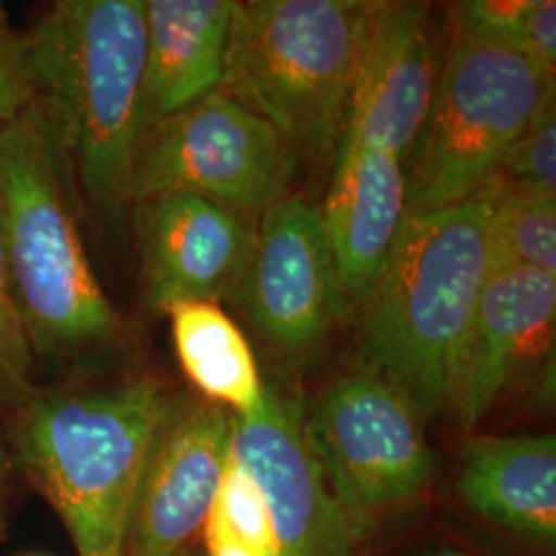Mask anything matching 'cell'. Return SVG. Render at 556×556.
Listing matches in <instances>:
<instances>
[{
	"label": "cell",
	"mask_w": 556,
	"mask_h": 556,
	"mask_svg": "<svg viewBox=\"0 0 556 556\" xmlns=\"http://www.w3.org/2000/svg\"><path fill=\"white\" fill-rule=\"evenodd\" d=\"M144 54L142 0H60L21 41L15 62L66 169L112 225L130 206Z\"/></svg>",
	"instance_id": "obj_1"
},
{
	"label": "cell",
	"mask_w": 556,
	"mask_h": 556,
	"mask_svg": "<svg viewBox=\"0 0 556 556\" xmlns=\"http://www.w3.org/2000/svg\"><path fill=\"white\" fill-rule=\"evenodd\" d=\"M491 273V204L478 194L404 217L361 298L358 357L425 418L454 408L466 338Z\"/></svg>",
	"instance_id": "obj_2"
},
{
	"label": "cell",
	"mask_w": 556,
	"mask_h": 556,
	"mask_svg": "<svg viewBox=\"0 0 556 556\" xmlns=\"http://www.w3.org/2000/svg\"><path fill=\"white\" fill-rule=\"evenodd\" d=\"M176 394L153 378L29 397L15 425L21 466L79 556H124L140 475Z\"/></svg>",
	"instance_id": "obj_3"
},
{
	"label": "cell",
	"mask_w": 556,
	"mask_h": 556,
	"mask_svg": "<svg viewBox=\"0 0 556 556\" xmlns=\"http://www.w3.org/2000/svg\"><path fill=\"white\" fill-rule=\"evenodd\" d=\"M381 0L236 2L219 91L266 119L295 155L342 137Z\"/></svg>",
	"instance_id": "obj_4"
},
{
	"label": "cell",
	"mask_w": 556,
	"mask_h": 556,
	"mask_svg": "<svg viewBox=\"0 0 556 556\" xmlns=\"http://www.w3.org/2000/svg\"><path fill=\"white\" fill-rule=\"evenodd\" d=\"M66 172L29 103L0 124V243L23 328L41 357L100 346L118 328L83 248Z\"/></svg>",
	"instance_id": "obj_5"
},
{
	"label": "cell",
	"mask_w": 556,
	"mask_h": 556,
	"mask_svg": "<svg viewBox=\"0 0 556 556\" xmlns=\"http://www.w3.org/2000/svg\"><path fill=\"white\" fill-rule=\"evenodd\" d=\"M438 91L406 172V217L475 199L538 114L555 75L452 17Z\"/></svg>",
	"instance_id": "obj_6"
},
{
	"label": "cell",
	"mask_w": 556,
	"mask_h": 556,
	"mask_svg": "<svg viewBox=\"0 0 556 556\" xmlns=\"http://www.w3.org/2000/svg\"><path fill=\"white\" fill-rule=\"evenodd\" d=\"M298 155L277 130L223 91L144 128L130 176V206L188 192L241 219H256L280 200Z\"/></svg>",
	"instance_id": "obj_7"
},
{
	"label": "cell",
	"mask_w": 556,
	"mask_h": 556,
	"mask_svg": "<svg viewBox=\"0 0 556 556\" xmlns=\"http://www.w3.org/2000/svg\"><path fill=\"white\" fill-rule=\"evenodd\" d=\"M422 420L410 397L369 369L337 379L312 404L305 433L358 542L433 477Z\"/></svg>",
	"instance_id": "obj_8"
},
{
	"label": "cell",
	"mask_w": 556,
	"mask_h": 556,
	"mask_svg": "<svg viewBox=\"0 0 556 556\" xmlns=\"http://www.w3.org/2000/svg\"><path fill=\"white\" fill-rule=\"evenodd\" d=\"M229 433L227 408L174 396L140 475L124 556H178L197 544L219 493Z\"/></svg>",
	"instance_id": "obj_9"
},
{
	"label": "cell",
	"mask_w": 556,
	"mask_h": 556,
	"mask_svg": "<svg viewBox=\"0 0 556 556\" xmlns=\"http://www.w3.org/2000/svg\"><path fill=\"white\" fill-rule=\"evenodd\" d=\"M239 298L282 351L312 349L330 332L344 301L319 208L295 194L262 215Z\"/></svg>",
	"instance_id": "obj_10"
},
{
	"label": "cell",
	"mask_w": 556,
	"mask_h": 556,
	"mask_svg": "<svg viewBox=\"0 0 556 556\" xmlns=\"http://www.w3.org/2000/svg\"><path fill=\"white\" fill-rule=\"evenodd\" d=\"M229 450L266 498L280 555L357 556V536L293 402L266 390L256 413L231 415Z\"/></svg>",
	"instance_id": "obj_11"
},
{
	"label": "cell",
	"mask_w": 556,
	"mask_h": 556,
	"mask_svg": "<svg viewBox=\"0 0 556 556\" xmlns=\"http://www.w3.org/2000/svg\"><path fill=\"white\" fill-rule=\"evenodd\" d=\"M147 301L157 312L178 303L239 295L256 229L236 213L188 192L132 204Z\"/></svg>",
	"instance_id": "obj_12"
},
{
	"label": "cell",
	"mask_w": 556,
	"mask_h": 556,
	"mask_svg": "<svg viewBox=\"0 0 556 556\" xmlns=\"http://www.w3.org/2000/svg\"><path fill=\"white\" fill-rule=\"evenodd\" d=\"M438 25L429 2H386L367 43L340 140L413 153L441 75Z\"/></svg>",
	"instance_id": "obj_13"
},
{
	"label": "cell",
	"mask_w": 556,
	"mask_h": 556,
	"mask_svg": "<svg viewBox=\"0 0 556 556\" xmlns=\"http://www.w3.org/2000/svg\"><path fill=\"white\" fill-rule=\"evenodd\" d=\"M556 277L532 268L493 270L468 330L454 413L464 429L486 417L532 361H555Z\"/></svg>",
	"instance_id": "obj_14"
},
{
	"label": "cell",
	"mask_w": 556,
	"mask_h": 556,
	"mask_svg": "<svg viewBox=\"0 0 556 556\" xmlns=\"http://www.w3.org/2000/svg\"><path fill=\"white\" fill-rule=\"evenodd\" d=\"M404 161L340 140L334 174L319 208L337 260L344 307L361 301L388 256L406 217Z\"/></svg>",
	"instance_id": "obj_15"
},
{
	"label": "cell",
	"mask_w": 556,
	"mask_h": 556,
	"mask_svg": "<svg viewBox=\"0 0 556 556\" xmlns=\"http://www.w3.org/2000/svg\"><path fill=\"white\" fill-rule=\"evenodd\" d=\"M142 7L147 29L142 122L149 128L219 89L236 2L142 0Z\"/></svg>",
	"instance_id": "obj_16"
},
{
	"label": "cell",
	"mask_w": 556,
	"mask_h": 556,
	"mask_svg": "<svg viewBox=\"0 0 556 556\" xmlns=\"http://www.w3.org/2000/svg\"><path fill=\"white\" fill-rule=\"evenodd\" d=\"M457 489L478 516L555 546V435L475 439L464 450Z\"/></svg>",
	"instance_id": "obj_17"
},
{
	"label": "cell",
	"mask_w": 556,
	"mask_h": 556,
	"mask_svg": "<svg viewBox=\"0 0 556 556\" xmlns=\"http://www.w3.org/2000/svg\"><path fill=\"white\" fill-rule=\"evenodd\" d=\"M167 316L179 365L202 397L238 417L256 413L266 390L254 353L233 319L217 303L204 301L178 303Z\"/></svg>",
	"instance_id": "obj_18"
},
{
	"label": "cell",
	"mask_w": 556,
	"mask_h": 556,
	"mask_svg": "<svg viewBox=\"0 0 556 556\" xmlns=\"http://www.w3.org/2000/svg\"><path fill=\"white\" fill-rule=\"evenodd\" d=\"M202 540L204 556H282L266 498L231 450Z\"/></svg>",
	"instance_id": "obj_19"
},
{
	"label": "cell",
	"mask_w": 556,
	"mask_h": 556,
	"mask_svg": "<svg viewBox=\"0 0 556 556\" xmlns=\"http://www.w3.org/2000/svg\"><path fill=\"white\" fill-rule=\"evenodd\" d=\"M486 200L493 270L532 268L556 277V197Z\"/></svg>",
	"instance_id": "obj_20"
},
{
	"label": "cell",
	"mask_w": 556,
	"mask_h": 556,
	"mask_svg": "<svg viewBox=\"0 0 556 556\" xmlns=\"http://www.w3.org/2000/svg\"><path fill=\"white\" fill-rule=\"evenodd\" d=\"M452 17L516 48L555 75V0H468L452 7Z\"/></svg>",
	"instance_id": "obj_21"
},
{
	"label": "cell",
	"mask_w": 556,
	"mask_h": 556,
	"mask_svg": "<svg viewBox=\"0 0 556 556\" xmlns=\"http://www.w3.org/2000/svg\"><path fill=\"white\" fill-rule=\"evenodd\" d=\"M478 194L484 199L556 197L555 101L509 147Z\"/></svg>",
	"instance_id": "obj_22"
},
{
	"label": "cell",
	"mask_w": 556,
	"mask_h": 556,
	"mask_svg": "<svg viewBox=\"0 0 556 556\" xmlns=\"http://www.w3.org/2000/svg\"><path fill=\"white\" fill-rule=\"evenodd\" d=\"M34 351L21 321L7 260L0 243V394L29 396Z\"/></svg>",
	"instance_id": "obj_23"
},
{
	"label": "cell",
	"mask_w": 556,
	"mask_h": 556,
	"mask_svg": "<svg viewBox=\"0 0 556 556\" xmlns=\"http://www.w3.org/2000/svg\"><path fill=\"white\" fill-rule=\"evenodd\" d=\"M29 98L27 89L21 80L17 64L9 59L0 46V124L11 122L21 116L27 108Z\"/></svg>",
	"instance_id": "obj_24"
},
{
	"label": "cell",
	"mask_w": 556,
	"mask_h": 556,
	"mask_svg": "<svg viewBox=\"0 0 556 556\" xmlns=\"http://www.w3.org/2000/svg\"><path fill=\"white\" fill-rule=\"evenodd\" d=\"M178 556H204V551H202V544H192L190 548H186L181 555Z\"/></svg>",
	"instance_id": "obj_25"
},
{
	"label": "cell",
	"mask_w": 556,
	"mask_h": 556,
	"mask_svg": "<svg viewBox=\"0 0 556 556\" xmlns=\"http://www.w3.org/2000/svg\"><path fill=\"white\" fill-rule=\"evenodd\" d=\"M429 556H470V555H464V553H456V551H443V553H438V555H429Z\"/></svg>",
	"instance_id": "obj_26"
},
{
	"label": "cell",
	"mask_w": 556,
	"mask_h": 556,
	"mask_svg": "<svg viewBox=\"0 0 556 556\" xmlns=\"http://www.w3.org/2000/svg\"><path fill=\"white\" fill-rule=\"evenodd\" d=\"M4 475V457H2V452H0V478Z\"/></svg>",
	"instance_id": "obj_27"
}]
</instances>
